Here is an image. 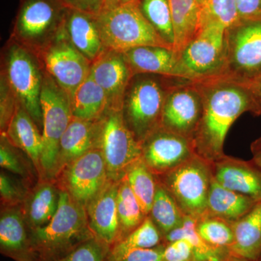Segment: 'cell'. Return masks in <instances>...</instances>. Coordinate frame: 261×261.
<instances>
[{
  "mask_svg": "<svg viewBox=\"0 0 261 261\" xmlns=\"http://www.w3.org/2000/svg\"><path fill=\"white\" fill-rule=\"evenodd\" d=\"M202 99V112L192 138L195 153L213 163L225 155V140L245 113L261 115V106L246 82L222 76L192 81Z\"/></svg>",
  "mask_w": 261,
  "mask_h": 261,
  "instance_id": "cell-1",
  "label": "cell"
},
{
  "mask_svg": "<svg viewBox=\"0 0 261 261\" xmlns=\"http://www.w3.org/2000/svg\"><path fill=\"white\" fill-rule=\"evenodd\" d=\"M29 230L33 255L42 261H56L94 237L86 207L61 190L58 210L51 221L42 227Z\"/></svg>",
  "mask_w": 261,
  "mask_h": 261,
  "instance_id": "cell-2",
  "label": "cell"
},
{
  "mask_svg": "<svg viewBox=\"0 0 261 261\" xmlns=\"http://www.w3.org/2000/svg\"><path fill=\"white\" fill-rule=\"evenodd\" d=\"M141 0H132L108 8L96 17L105 49L125 53L140 47H161L173 49L163 40L142 13Z\"/></svg>",
  "mask_w": 261,
  "mask_h": 261,
  "instance_id": "cell-3",
  "label": "cell"
},
{
  "mask_svg": "<svg viewBox=\"0 0 261 261\" xmlns=\"http://www.w3.org/2000/svg\"><path fill=\"white\" fill-rule=\"evenodd\" d=\"M135 75L127 88L123 113L127 126L142 144L161 126L163 106L168 86V77Z\"/></svg>",
  "mask_w": 261,
  "mask_h": 261,
  "instance_id": "cell-4",
  "label": "cell"
},
{
  "mask_svg": "<svg viewBox=\"0 0 261 261\" xmlns=\"http://www.w3.org/2000/svg\"><path fill=\"white\" fill-rule=\"evenodd\" d=\"M2 74L15 99L30 115L39 128L43 126L41 92L44 69L34 53L13 39L7 47Z\"/></svg>",
  "mask_w": 261,
  "mask_h": 261,
  "instance_id": "cell-5",
  "label": "cell"
},
{
  "mask_svg": "<svg viewBox=\"0 0 261 261\" xmlns=\"http://www.w3.org/2000/svg\"><path fill=\"white\" fill-rule=\"evenodd\" d=\"M41 106L43 116V149L40 176L53 181L56 176L60 142L73 118L68 94L44 70Z\"/></svg>",
  "mask_w": 261,
  "mask_h": 261,
  "instance_id": "cell-6",
  "label": "cell"
},
{
  "mask_svg": "<svg viewBox=\"0 0 261 261\" xmlns=\"http://www.w3.org/2000/svg\"><path fill=\"white\" fill-rule=\"evenodd\" d=\"M166 187L185 216L198 219L207 214V198L214 174L212 164L195 154L163 176Z\"/></svg>",
  "mask_w": 261,
  "mask_h": 261,
  "instance_id": "cell-7",
  "label": "cell"
},
{
  "mask_svg": "<svg viewBox=\"0 0 261 261\" xmlns=\"http://www.w3.org/2000/svg\"><path fill=\"white\" fill-rule=\"evenodd\" d=\"M65 12L58 0H24L12 39L37 56L58 35Z\"/></svg>",
  "mask_w": 261,
  "mask_h": 261,
  "instance_id": "cell-8",
  "label": "cell"
},
{
  "mask_svg": "<svg viewBox=\"0 0 261 261\" xmlns=\"http://www.w3.org/2000/svg\"><path fill=\"white\" fill-rule=\"evenodd\" d=\"M261 74V20L241 21L226 32V62L217 76L250 82Z\"/></svg>",
  "mask_w": 261,
  "mask_h": 261,
  "instance_id": "cell-9",
  "label": "cell"
},
{
  "mask_svg": "<svg viewBox=\"0 0 261 261\" xmlns=\"http://www.w3.org/2000/svg\"><path fill=\"white\" fill-rule=\"evenodd\" d=\"M99 149L108 177L121 181L126 170L142 158V143L127 126L123 110H108L102 118Z\"/></svg>",
  "mask_w": 261,
  "mask_h": 261,
  "instance_id": "cell-10",
  "label": "cell"
},
{
  "mask_svg": "<svg viewBox=\"0 0 261 261\" xmlns=\"http://www.w3.org/2000/svg\"><path fill=\"white\" fill-rule=\"evenodd\" d=\"M43 69L69 96L90 74L92 63L73 45L65 28V18L58 35L37 56Z\"/></svg>",
  "mask_w": 261,
  "mask_h": 261,
  "instance_id": "cell-11",
  "label": "cell"
},
{
  "mask_svg": "<svg viewBox=\"0 0 261 261\" xmlns=\"http://www.w3.org/2000/svg\"><path fill=\"white\" fill-rule=\"evenodd\" d=\"M226 32L215 25L199 30L197 37L180 56L183 80H198L221 74L226 62Z\"/></svg>",
  "mask_w": 261,
  "mask_h": 261,
  "instance_id": "cell-12",
  "label": "cell"
},
{
  "mask_svg": "<svg viewBox=\"0 0 261 261\" xmlns=\"http://www.w3.org/2000/svg\"><path fill=\"white\" fill-rule=\"evenodd\" d=\"M108 179L102 151L94 148L67 165L54 180L61 191L87 207Z\"/></svg>",
  "mask_w": 261,
  "mask_h": 261,
  "instance_id": "cell-13",
  "label": "cell"
},
{
  "mask_svg": "<svg viewBox=\"0 0 261 261\" xmlns=\"http://www.w3.org/2000/svg\"><path fill=\"white\" fill-rule=\"evenodd\" d=\"M173 79L165 99L161 126L192 141L202 115V97L192 81Z\"/></svg>",
  "mask_w": 261,
  "mask_h": 261,
  "instance_id": "cell-14",
  "label": "cell"
},
{
  "mask_svg": "<svg viewBox=\"0 0 261 261\" xmlns=\"http://www.w3.org/2000/svg\"><path fill=\"white\" fill-rule=\"evenodd\" d=\"M142 159L157 177L195 155L192 140L160 126L142 144Z\"/></svg>",
  "mask_w": 261,
  "mask_h": 261,
  "instance_id": "cell-15",
  "label": "cell"
},
{
  "mask_svg": "<svg viewBox=\"0 0 261 261\" xmlns=\"http://www.w3.org/2000/svg\"><path fill=\"white\" fill-rule=\"evenodd\" d=\"M90 75L104 91L108 110H123L127 88L135 76L123 53L106 49L92 63Z\"/></svg>",
  "mask_w": 261,
  "mask_h": 261,
  "instance_id": "cell-16",
  "label": "cell"
},
{
  "mask_svg": "<svg viewBox=\"0 0 261 261\" xmlns=\"http://www.w3.org/2000/svg\"><path fill=\"white\" fill-rule=\"evenodd\" d=\"M119 182L109 178L102 190L86 207L91 231L97 240L110 247L120 238L117 211Z\"/></svg>",
  "mask_w": 261,
  "mask_h": 261,
  "instance_id": "cell-17",
  "label": "cell"
},
{
  "mask_svg": "<svg viewBox=\"0 0 261 261\" xmlns=\"http://www.w3.org/2000/svg\"><path fill=\"white\" fill-rule=\"evenodd\" d=\"M211 164L214 179L220 185L255 200L261 199V168L252 160L225 154Z\"/></svg>",
  "mask_w": 261,
  "mask_h": 261,
  "instance_id": "cell-18",
  "label": "cell"
},
{
  "mask_svg": "<svg viewBox=\"0 0 261 261\" xmlns=\"http://www.w3.org/2000/svg\"><path fill=\"white\" fill-rule=\"evenodd\" d=\"M101 130L102 119L91 121L73 117L60 142L55 178L72 161L99 148Z\"/></svg>",
  "mask_w": 261,
  "mask_h": 261,
  "instance_id": "cell-19",
  "label": "cell"
},
{
  "mask_svg": "<svg viewBox=\"0 0 261 261\" xmlns=\"http://www.w3.org/2000/svg\"><path fill=\"white\" fill-rule=\"evenodd\" d=\"M134 75L152 74L182 79L179 57L173 49L161 47H140L123 53Z\"/></svg>",
  "mask_w": 261,
  "mask_h": 261,
  "instance_id": "cell-20",
  "label": "cell"
},
{
  "mask_svg": "<svg viewBox=\"0 0 261 261\" xmlns=\"http://www.w3.org/2000/svg\"><path fill=\"white\" fill-rule=\"evenodd\" d=\"M21 205L5 207L0 217V247L16 261H32L29 232Z\"/></svg>",
  "mask_w": 261,
  "mask_h": 261,
  "instance_id": "cell-21",
  "label": "cell"
},
{
  "mask_svg": "<svg viewBox=\"0 0 261 261\" xmlns=\"http://www.w3.org/2000/svg\"><path fill=\"white\" fill-rule=\"evenodd\" d=\"M1 135L28 156L40 176L42 134L30 115L18 103L8 128Z\"/></svg>",
  "mask_w": 261,
  "mask_h": 261,
  "instance_id": "cell-22",
  "label": "cell"
},
{
  "mask_svg": "<svg viewBox=\"0 0 261 261\" xmlns=\"http://www.w3.org/2000/svg\"><path fill=\"white\" fill-rule=\"evenodd\" d=\"M96 17L68 9L65 15V28L68 39L92 64L106 50Z\"/></svg>",
  "mask_w": 261,
  "mask_h": 261,
  "instance_id": "cell-23",
  "label": "cell"
},
{
  "mask_svg": "<svg viewBox=\"0 0 261 261\" xmlns=\"http://www.w3.org/2000/svg\"><path fill=\"white\" fill-rule=\"evenodd\" d=\"M234 242L230 255L250 261L261 257V199L243 218L233 223Z\"/></svg>",
  "mask_w": 261,
  "mask_h": 261,
  "instance_id": "cell-24",
  "label": "cell"
},
{
  "mask_svg": "<svg viewBox=\"0 0 261 261\" xmlns=\"http://www.w3.org/2000/svg\"><path fill=\"white\" fill-rule=\"evenodd\" d=\"M60 190L50 180H42L28 192L21 205L29 229L42 227L55 216L59 205Z\"/></svg>",
  "mask_w": 261,
  "mask_h": 261,
  "instance_id": "cell-25",
  "label": "cell"
},
{
  "mask_svg": "<svg viewBox=\"0 0 261 261\" xmlns=\"http://www.w3.org/2000/svg\"><path fill=\"white\" fill-rule=\"evenodd\" d=\"M256 202L249 196L223 187L214 178L207 198V214L232 224L243 218Z\"/></svg>",
  "mask_w": 261,
  "mask_h": 261,
  "instance_id": "cell-26",
  "label": "cell"
},
{
  "mask_svg": "<svg viewBox=\"0 0 261 261\" xmlns=\"http://www.w3.org/2000/svg\"><path fill=\"white\" fill-rule=\"evenodd\" d=\"M173 33V51L179 57L197 37L199 28L200 3L197 0H168Z\"/></svg>",
  "mask_w": 261,
  "mask_h": 261,
  "instance_id": "cell-27",
  "label": "cell"
},
{
  "mask_svg": "<svg viewBox=\"0 0 261 261\" xmlns=\"http://www.w3.org/2000/svg\"><path fill=\"white\" fill-rule=\"evenodd\" d=\"M70 107L73 118L85 121H98L107 113L106 94L90 74L70 99Z\"/></svg>",
  "mask_w": 261,
  "mask_h": 261,
  "instance_id": "cell-28",
  "label": "cell"
},
{
  "mask_svg": "<svg viewBox=\"0 0 261 261\" xmlns=\"http://www.w3.org/2000/svg\"><path fill=\"white\" fill-rule=\"evenodd\" d=\"M163 236L149 216L126 237L110 247L106 261H118L128 252L152 248L162 244Z\"/></svg>",
  "mask_w": 261,
  "mask_h": 261,
  "instance_id": "cell-29",
  "label": "cell"
},
{
  "mask_svg": "<svg viewBox=\"0 0 261 261\" xmlns=\"http://www.w3.org/2000/svg\"><path fill=\"white\" fill-rule=\"evenodd\" d=\"M149 216L159 228L163 238L175 228L180 227L185 221V216L176 200L159 180Z\"/></svg>",
  "mask_w": 261,
  "mask_h": 261,
  "instance_id": "cell-30",
  "label": "cell"
},
{
  "mask_svg": "<svg viewBox=\"0 0 261 261\" xmlns=\"http://www.w3.org/2000/svg\"><path fill=\"white\" fill-rule=\"evenodd\" d=\"M196 220L185 216L183 224L163 238L164 243L185 239L195 250L197 261H226L230 257L228 249L216 248L206 243L196 230Z\"/></svg>",
  "mask_w": 261,
  "mask_h": 261,
  "instance_id": "cell-31",
  "label": "cell"
},
{
  "mask_svg": "<svg viewBox=\"0 0 261 261\" xmlns=\"http://www.w3.org/2000/svg\"><path fill=\"white\" fill-rule=\"evenodd\" d=\"M123 177L126 178L144 213L149 216L159 182L157 176L141 158L126 170Z\"/></svg>",
  "mask_w": 261,
  "mask_h": 261,
  "instance_id": "cell-32",
  "label": "cell"
},
{
  "mask_svg": "<svg viewBox=\"0 0 261 261\" xmlns=\"http://www.w3.org/2000/svg\"><path fill=\"white\" fill-rule=\"evenodd\" d=\"M117 211L120 226L118 241L138 227L148 216L144 213L125 177L121 178L119 182L117 196Z\"/></svg>",
  "mask_w": 261,
  "mask_h": 261,
  "instance_id": "cell-33",
  "label": "cell"
},
{
  "mask_svg": "<svg viewBox=\"0 0 261 261\" xmlns=\"http://www.w3.org/2000/svg\"><path fill=\"white\" fill-rule=\"evenodd\" d=\"M235 0H201L199 30L208 25L232 28L240 23Z\"/></svg>",
  "mask_w": 261,
  "mask_h": 261,
  "instance_id": "cell-34",
  "label": "cell"
},
{
  "mask_svg": "<svg viewBox=\"0 0 261 261\" xmlns=\"http://www.w3.org/2000/svg\"><path fill=\"white\" fill-rule=\"evenodd\" d=\"M196 230L206 243L216 248L229 250L234 242L232 224L216 216L206 214L196 220Z\"/></svg>",
  "mask_w": 261,
  "mask_h": 261,
  "instance_id": "cell-35",
  "label": "cell"
},
{
  "mask_svg": "<svg viewBox=\"0 0 261 261\" xmlns=\"http://www.w3.org/2000/svg\"><path fill=\"white\" fill-rule=\"evenodd\" d=\"M140 8L156 32L173 48L174 33L168 0H141Z\"/></svg>",
  "mask_w": 261,
  "mask_h": 261,
  "instance_id": "cell-36",
  "label": "cell"
},
{
  "mask_svg": "<svg viewBox=\"0 0 261 261\" xmlns=\"http://www.w3.org/2000/svg\"><path fill=\"white\" fill-rule=\"evenodd\" d=\"M109 250L110 247L94 237L56 261H106Z\"/></svg>",
  "mask_w": 261,
  "mask_h": 261,
  "instance_id": "cell-37",
  "label": "cell"
},
{
  "mask_svg": "<svg viewBox=\"0 0 261 261\" xmlns=\"http://www.w3.org/2000/svg\"><path fill=\"white\" fill-rule=\"evenodd\" d=\"M0 166L25 180L31 176L30 171L27 163L20 154L15 152V147L3 136L1 137L0 144Z\"/></svg>",
  "mask_w": 261,
  "mask_h": 261,
  "instance_id": "cell-38",
  "label": "cell"
},
{
  "mask_svg": "<svg viewBox=\"0 0 261 261\" xmlns=\"http://www.w3.org/2000/svg\"><path fill=\"white\" fill-rule=\"evenodd\" d=\"M28 191L20 182L1 172L0 175V195L2 204L5 207L23 205Z\"/></svg>",
  "mask_w": 261,
  "mask_h": 261,
  "instance_id": "cell-39",
  "label": "cell"
},
{
  "mask_svg": "<svg viewBox=\"0 0 261 261\" xmlns=\"http://www.w3.org/2000/svg\"><path fill=\"white\" fill-rule=\"evenodd\" d=\"M0 126L1 134L8 128L10 120L14 114L17 102L14 94L12 92L6 80L1 75V101H0Z\"/></svg>",
  "mask_w": 261,
  "mask_h": 261,
  "instance_id": "cell-40",
  "label": "cell"
},
{
  "mask_svg": "<svg viewBox=\"0 0 261 261\" xmlns=\"http://www.w3.org/2000/svg\"><path fill=\"white\" fill-rule=\"evenodd\" d=\"M163 261H197L195 250L185 239L166 244Z\"/></svg>",
  "mask_w": 261,
  "mask_h": 261,
  "instance_id": "cell-41",
  "label": "cell"
},
{
  "mask_svg": "<svg viewBox=\"0 0 261 261\" xmlns=\"http://www.w3.org/2000/svg\"><path fill=\"white\" fill-rule=\"evenodd\" d=\"M65 8L97 16L104 10L106 0H58Z\"/></svg>",
  "mask_w": 261,
  "mask_h": 261,
  "instance_id": "cell-42",
  "label": "cell"
},
{
  "mask_svg": "<svg viewBox=\"0 0 261 261\" xmlns=\"http://www.w3.org/2000/svg\"><path fill=\"white\" fill-rule=\"evenodd\" d=\"M166 244L152 248L132 250L118 261H163V251Z\"/></svg>",
  "mask_w": 261,
  "mask_h": 261,
  "instance_id": "cell-43",
  "label": "cell"
},
{
  "mask_svg": "<svg viewBox=\"0 0 261 261\" xmlns=\"http://www.w3.org/2000/svg\"><path fill=\"white\" fill-rule=\"evenodd\" d=\"M240 21L261 20V0H235Z\"/></svg>",
  "mask_w": 261,
  "mask_h": 261,
  "instance_id": "cell-44",
  "label": "cell"
},
{
  "mask_svg": "<svg viewBox=\"0 0 261 261\" xmlns=\"http://www.w3.org/2000/svg\"><path fill=\"white\" fill-rule=\"evenodd\" d=\"M251 149L252 161L261 168V137L254 141L250 146Z\"/></svg>",
  "mask_w": 261,
  "mask_h": 261,
  "instance_id": "cell-45",
  "label": "cell"
},
{
  "mask_svg": "<svg viewBox=\"0 0 261 261\" xmlns=\"http://www.w3.org/2000/svg\"><path fill=\"white\" fill-rule=\"evenodd\" d=\"M250 86L252 92L256 97L257 100L261 106V74L259 75L256 78L254 79L251 82H247Z\"/></svg>",
  "mask_w": 261,
  "mask_h": 261,
  "instance_id": "cell-46",
  "label": "cell"
},
{
  "mask_svg": "<svg viewBox=\"0 0 261 261\" xmlns=\"http://www.w3.org/2000/svg\"><path fill=\"white\" fill-rule=\"evenodd\" d=\"M130 1H132V0H107L104 10L114 8V7L118 6V5L126 4V3H129Z\"/></svg>",
  "mask_w": 261,
  "mask_h": 261,
  "instance_id": "cell-47",
  "label": "cell"
},
{
  "mask_svg": "<svg viewBox=\"0 0 261 261\" xmlns=\"http://www.w3.org/2000/svg\"><path fill=\"white\" fill-rule=\"evenodd\" d=\"M226 261H250L245 260V259L239 258V257L231 256L230 255V257H228V260Z\"/></svg>",
  "mask_w": 261,
  "mask_h": 261,
  "instance_id": "cell-48",
  "label": "cell"
},
{
  "mask_svg": "<svg viewBox=\"0 0 261 261\" xmlns=\"http://www.w3.org/2000/svg\"><path fill=\"white\" fill-rule=\"evenodd\" d=\"M197 1H198L199 3H200V2L201 1V0H197Z\"/></svg>",
  "mask_w": 261,
  "mask_h": 261,
  "instance_id": "cell-49",
  "label": "cell"
},
{
  "mask_svg": "<svg viewBox=\"0 0 261 261\" xmlns=\"http://www.w3.org/2000/svg\"><path fill=\"white\" fill-rule=\"evenodd\" d=\"M257 261H261V257H260V259H259V260H257Z\"/></svg>",
  "mask_w": 261,
  "mask_h": 261,
  "instance_id": "cell-50",
  "label": "cell"
},
{
  "mask_svg": "<svg viewBox=\"0 0 261 261\" xmlns=\"http://www.w3.org/2000/svg\"><path fill=\"white\" fill-rule=\"evenodd\" d=\"M106 1H107V0H106Z\"/></svg>",
  "mask_w": 261,
  "mask_h": 261,
  "instance_id": "cell-51",
  "label": "cell"
}]
</instances>
